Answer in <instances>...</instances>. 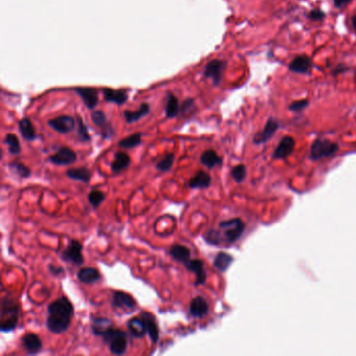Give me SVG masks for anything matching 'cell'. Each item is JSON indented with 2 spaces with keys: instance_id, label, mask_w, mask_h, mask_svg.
Segmentation results:
<instances>
[{
  "instance_id": "obj_1",
  "label": "cell",
  "mask_w": 356,
  "mask_h": 356,
  "mask_svg": "<svg viewBox=\"0 0 356 356\" xmlns=\"http://www.w3.org/2000/svg\"><path fill=\"white\" fill-rule=\"evenodd\" d=\"M47 321L46 326L52 334H60L67 331L71 325L74 314V307L68 298L61 297L51 302L47 307Z\"/></svg>"
},
{
  "instance_id": "obj_2",
  "label": "cell",
  "mask_w": 356,
  "mask_h": 356,
  "mask_svg": "<svg viewBox=\"0 0 356 356\" xmlns=\"http://www.w3.org/2000/svg\"><path fill=\"white\" fill-rule=\"evenodd\" d=\"M20 307L17 301L11 297H4L1 302V314H0V330L12 332L18 326Z\"/></svg>"
},
{
  "instance_id": "obj_3",
  "label": "cell",
  "mask_w": 356,
  "mask_h": 356,
  "mask_svg": "<svg viewBox=\"0 0 356 356\" xmlns=\"http://www.w3.org/2000/svg\"><path fill=\"white\" fill-rule=\"evenodd\" d=\"M103 338L104 342L109 347V350L112 354L122 355L126 353L128 347V335L125 331L112 327L103 335Z\"/></svg>"
},
{
  "instance_id": "obj_4",
  "label": "cell",
  "mask_w": 356,
  "mask_h": 356,
  "mask_svg": "<svg viewBox=\"0 0 356 356\" xmlns=\"http://www.w3.org/2000/svg\"><path fill=\"white\" fill-rule=\"evenodd\" d=\"M245 223L241 219H231L220 222V229L222 230L225 241L229 244L237 242L245 231Z\"/></svg>"
},
{
  "instance_id": "obj_5",
  "label": "cell",
  "mask_w": 356,
  "mask_h": 356,
  "mask_svg": "<svg viewBox=\"0 0 356 356\" xmlns=\"http://www.w3.org/2000/svg\"><path fill=\"white\" fill-rule=\"evenodd\" d=\"M339 146L337 143L332 142L328 139H316L312 143L311 149V158L314 161L328 158L338 151Z\"/></svg>"
},
{
  "instance_id": "obj_6",
  "label": "cell",
  "mask_w": 356,
  "mask_h": 356,
  "mask_svg": "<svg viewBox=\"0 0 356 356\" xmlns=\"http://www.w3.org/2000/svg\"><path fill=\"white\" fill-rule=\"evenodd\" d=\"M83 245L75 239H71L68 246L61 253V258L66 262H70L74 266H81L84 263Z\"/></svg>"
},
{
  "instance_id": "obj_7",
  "label": "cell",
  "mask_w": 356,
  "mask_h": 356,
  "mask_svg": "<svg viewBox=\"0 0 356 356\" xmlns=\"http://www.w3.org/2000/svg\"><path fill=\"white\" fill-rule=\"evenodd\" d=\"M226 66L227 63L225 61L214 59L206 65L204 75L208 79H211L215 86H218L222 79V73L225 71Z\"/></svg>"
},
{
  "instance_id": "obj_8",
  "label": "cell",
  "mask_w": 356,
  "mask_h": 356,
  "mask_svg": "<svg viewBox=\"0 0 356 356\" xmlns=\"http://www.w3.org/2000/svg\"><path fill=\"white\" fill-rule=\"evenodd\" d=\"M76 153L68 146H62L55 154L49 157V161L52 164L60 166L71 165L76 162Z\"/></svg>"
},
{
  "instance_id": "obj_9",
  "label": "cell",
  "mask_w": 356,
  "mask_h": 356,
  "mask_svg": "<svg viewBox=\"0 0 356 356\" xmlns=\"http://www.w3.org/2000/svg\"><path fill=\"white\" fill-rule=\"evenodd\" d=\"M48 126L61 134H67L72 132L75 128V120L71 116H59L48 121Z\"/></svg>"
},
{
  "instance_id": "obj_10",
  "label": "cell",
  "mask_w": 356,
  "mask_h": 356,
  "mask_svg": "<svg viewBox=\"0 0 356 356\" xmlns=\"http://www.w3.org/2000/svg\"><path fill=\"white\" fill-rule=\"evenodd\" d=\"M189 272L196 275L195 285H202L207 280V274L204 267V261L200 259H189L186 263H184Z\"/></svg>"
},
{
  "instance_id": "obj_11",
  "label": "cell",
  "mask_w": 356,
  "mask_h": 356,
  "mask_svg": "<svg viewBox=\"0 0 356 356\" xmlns=\"http://www.w3.org/2000/svg\"><path fill=\"white\" fill-rule=\"evenodd\" d=\"M312 68V59L305 56H298L289 64V70L298 74H307Z\"/></svg>"
},
{
  "instance_id": "obj_12",
  "label": "cell",
  "mask_w": 356,
  "mask_h": 356,
  "mask_svg": "<svg viewBox=\"0 0 356 356\" xmlns=\"http://www.w3.org/2000/svg\"><path fill=\"white\" fill-rule=\"evenodd\" d=\"M295 146H296V141L292 137L290 136L283 137L282 140L279 142V144H278L273 154V158L274 159L288 158L289 156H290L293 150H295Z\"/></svg>"
},
{
  "instance_id": "obj_13",
  "label": "cell",
  "mask_w": 356,
  "mask_h": 356,
  "mask_svg": "<svg viewBox=\"0 0 356 356\" xmlns=\"http://www.w3.org/2000/svg\"><path fill=\"white\" fill-rule=\"evenodd\" d=\"M278 129H279V122L275 120L274 118H269L267 120V122L266 123V126H265V128H263V130L261 132H259V133L256 134V136L254 137V143H256V144L266 143L275 135Z\"/></svg>"
},
{
  "instance_id": "obj_14",
  "label": "cell",
  "mask_w": 356,
  "mask_h": 356,
  "mask_svg": "<svg viewBox=\"0 0 356 356\" xmlns=\"http://www.w3.org/2000/svg\"><path fill=\"white\" fill-rule=\"evenodd\" d=\"M21 346L28 354H37L42 349V342L37 334L30 332L22 336Z\"/></svg>"
},
{
  "instance_id": "obj_15",
  "label": "cell",
  "mask_w": 356,
  "mask_h": 356,
  "mask_svg": "<svg viewBox=\"0 0 356 356\" xmlns=\"http://www.w3.org/2000/svg\"><path fill=\"white\" fill-rule=\"evenodd\" d=\"M112 305L115 308L130 309V311H133L136 307V301L134 300V298H132V296H130L129 293H126L123 291H115L113 293Z\"/></svg>"
},
{
  "instance_id": "obj_16",
  "label": "cell",
  "mask_w": 356,
  "mask_h": 356,
  "mask_svg": "<svg viewBox=\"0 0 356 356\" xmlns=\"http://www.w3.org/2000/svg\"><path fill=\"white\" fill-rule=\"evenodd\" d=\"M209 312V305L203 297H196L190 301L189 314L192 318H204Z\"/></svg>"
},
{
  "instance_id": "obj_17",
  "label": "cell",
  "mask_w": 356,
  "mask_h": 356,
  "mask_svg": "<svg viewBox=\"0 0 356 356\" xmlns=\"http://www.w3.org/2000/svg\"><path fill=\"white\" fill-rule=\"evenodd\" d=\"M141 318L144 321L146 332H148L151 342L153 344L158 343L159 337H160V332H159V327L156 323V320H155V318H154V315L149 312H143V313H141Z\"/></svg>"
},
{
  "instance_id": "obj_18",
  "label": "cell",
  "mask_w": 356,
  "mask_h": 356,
  "mask_svg": "<svg viewBox=\"0 0 356 356\" xmlns=\"http://www.w3.org/2000/svg\"><path fill=\"white\" fill-rule=\"evenodd\" d=\"M76 93L81 96L84 104L90 110H93L98 104V95L96 90L92 88H76Z\"/></svg>"
},
{
  "instance_id": "obj_19",
  "label": "cell",
  "mask_w": 356,
  "mask_h": 356,
  "mask_svg": "<svg viewBox=\"0 0 356 356\" xmlns=\"http://www.w3.org/2000/svg\"><path fill=\"white\" fill-rule=\"evenodd\" d=\"M113 327V323L111 320L108 318H103V316H95L92 319L91 329L93 334L96 336H103L107 334L108 330H110Z\"/></svg>"
},
{
  "instance_id": "obj_20",
  "label": "cell",
  "mask_w": 356,
  "mask_h": 356,
  "mask_svg": "<svg viewBox=\"0 0 356 356\" xmlns=\"http://www.w3.org/2000/svg\"><path fill=\"white\" fill-rule=\"evenodd\" d=\"M211 185V176L204 170H200L189 181L191 189H206Z\"/></svg>"
},
{
  "instance_id": "obj_21",
  "label": "cell",
  "mask_w": 356,
  "mask_h": 356,
  "mask_svg": "<svg viewBox=\"0 0 356 356\" xmlns=\"http://www.w3.org/2000/svg\"><path fill=\"white\" fill-rule=\"evenodd\" d=\"M127 326H128L130 334L136 338H142V337H144L145 334H148V332H146L144 321L142 320L141 316L140 318L131 319L128 322Z\"/></svg>"
},
{
  "instance_id": "obj_22",
  "label": "cell",
  "mask_w": 356,
  "mask_h": 356,
  "mask_svg": "<svg viewBox=\"0 0 356 356\" xmlns=\"http://www.w3.org/2000/svg\"><path fill=\"white\" fill-rule=\"evenodd\" d=\"M92 121H93L95 125L99 128L103 129V136L105 138H109L113 134V130L111 129L110 125L107 121L106 115L102 111H94L91 115Z\"/></svg>"
},
{
  "instance_id": "obj_23",
  "label": "cell",
  "mask_w": 356,
  "mask_h": 356,
  "mask_svg": "<svg viewBox=\"0 0 356 356\" xmlns=\"http://www.w3.org/2000/svg\"><path fill=\"white\" fill-rule=\"evenodd\" d=\"M66 176L70 178L73 181H79L83 183H89L91 180L92 174L87 167H74L68 169L66 172Z\"/></svg>"
},
{
  "instance_id": "obj_24",
  "label": "cell",
  "mask_w": 356,
  "mask_h": 356,
  "mask_svg": "<svg viewBox=\"0 0 356 356\" xmlns=\"http://www.w3.org/2000/svg\"><path fill=\"white\" fill-rule=\"evenodd\" d=\"M77 279L83 283L92 284L100 279V274L94 267H83L77 273Z\"/></svg>"
},
{
  "instance_id": "obj_25",
  "label": "cell",
  "mask_w": 356,
  "mask_h": 356,
  "mask_svg": "<svg viewBox=\"0 0 356 356\" xmlns=\"http://www.w3.org/2000/svg\"><path fill=\"white\" fill-rule=\"evenodd\" d=\"M104 97L106 102L108 103H114L116 105H123L128 99L127 92L122 90H113L106 88L104 89Z\"/></svg>"
},
{
  "instance_id": "obj_26",
  "label": "cell",
  "mask_w": 356,
  "mask_h": 356,
  "mask_svg": "<svg viewBox=\"0 0 356 356\" xmlns=\"http://www.w3.org/2000/svg\"><path fill=\"white\" fill-rule=\"evenodd\" d=\"M169 255L178 262L186 263L190 259V250L182 245H174L169 250Z\"/></svg>"
},
{
  "instance_id": "obj_27",
  "label": "cell",
  "mask_w": 356,
  "mask_h": 356,
  "mask_svg": "<svg viewBox=\"0 0 356 356\" xmlns=\"http://www.w3.org/2000/svg\"><path fill=\"white\" fill-rule=\"evenodd\" d=\"M18 128L21 136L23 139H25L26 141H34L36 139V131L33 126L32 121L28 118H23L19 121Z\"/></svg>"
},
{
  "instance_id": "obj_28",
  "label": "cell",
  "mask_w": 356,
  "mask_h": 356,
  "mask_svg": "<svg viewBox=\"0 0 356 356\" xmlns=\"http://www.w3.org/2000/svg\"><path fill=\"white\" fill-rule=\"evenodd\" d=\"M131 163V158L129 155L125 152H118L115 154V159L112 163V170L113 173L118 174L122 170L129 167Z\"/></svg>"
},
{
  "instance_id": "obj_29",
  "label": "cell",
  "mask_w": 356,
  "mask_h": 356,
  "mask_svg": "<svg viewBox=\"0 0 356 356\" xmlns=\"http://www.w3.org/2000/svg\"><path fill=\"white\" fill-rule=\"evenodd\" d=\"M200 162L208 168H213L214 166L222 165V159L219 156L218 153L213 150L205 151L200 156Z\"/></svg>"
},
{
  "instance_id": "obj_30",
  "label": "cell",
  "mask_w": 356,
  "mask_h": 356,
  "mask_svg": "<svg viewBox=\"0 0 356 356\" xmlns=\"http://www.w3.org/2000/svg\"><path fill=\"white\" fill-rule=\"evenodd\" d=\"M149 113H150V105L144 103L139 107V109L137 111H126L123 116H125V119L128 123H133L140 120Z\"/></svg>"
},
{
  "instance_id": "obj_31",
  "label": "cell",
  "mask_w": 356,
  "mask_h": 356,
  "mask_svg": "<svg viewBox=\"0 0 356 356\" xmlns=\"http://www.w3.org/2000/svg\"><path fill=\"white\" fill-rule=\"evenodd\" d=\"M234 258L231 256L230 254L225 252H220L216 255L214 260H213V266L215 268H218L220 272L225 273L226 270L230 267L231 263L233 262Z\"/></svg>"
},
{
  "instance_id": "obj_32",
  "label": "cell",
  "mask_w": 356,
  "mask_h": 356,
  "mask_svg": "<svg viewBox=\"0 0 356 356\" xmlns=\"http://www.w3.org/2000/svg\"><path fill=\"white\" fill-rule=\"evenodd\" d=\"M180 105H179V100L178 98L173 95L169 94L167 97V102H166V106H165V114L167 118H174L176 116L179 114L180 112Z\"/></svg>"
},
{
  "instance_id": "obj_33",
  "label": "cell",
  "mask_w": 356,
  "mask_h": 356,
  "mask_svg": "<svg viewBox=\"0 0 356 356\" xmlns=\"http://www.w3.org/2000/svg\"><path fill=\"white\" fill-rule=\"evenodd\" d=\"M141 137H142V134L141 133L132 134V135L128 136L127 138H125V139H122V140H120L118 142V145L120 146V148L127 149V150L136 148V146L141 144V141H142Z\"/></svg>"
},
{
  "instance_id": "obj_34",
  "label": "cell",
  "mask_w": 356,
  "mask_h": 356,
  "mask_svg": "<svg viewBox=\"0 0 356 356\" xmlns=\"http://www.w3.org/2000/svg\"><path fill=\"white\" fill-rule=\"evenodd\" d=\"M9 168L12 173H14L15 175H17L20 178H23V179H26L30 175H32V170H30L29 167H27L25 164L21 163V162H11L9 164Z\"/></svg>"
},
{
  "instance_id": "obj_35",
  "label": "cell",
  "mask_w": 356,
  "mask_h": 356,
  "mask_svg": "<svg viewBox=\"0 0 356 356\" xmlns=\"http://www.w3.org/2000/svg\"><path fill=\"white\" fill-rule=\"evenodd\" d=\"M5 143L7 145V149H9L10 154L12 155H19L21 152V145L19 142L18 137L15 134H6L5 136Z\"/></svg>"
},
{
  "instance_id": "obj_36",
  "label": "cell",
  "mask_w": 356,
  "mask_h": 356,
  "mask_svg": "<svg viewBox=\"0 0 356 356\" xmlns=\"http://www.w3.org/2000/svg\"><path fill=\"white\" fill-rule=\"evenodd\" d=\"M174 162H175V155L173 153L167 154L165 155V157L163 159L158 162L156 168L161 173H167L169 172L170 168L173 167Z\"/></svg>"
},
{
  "instance_id": "obj_37",
  "label": "cell",
  "mask_w": 356,
  "mask_h": 356,
  "mask_svg": "<svg viewBox=\"0 0 356 356\" xmlns=\"http://www.w3.org/2000/svg\"><path fill=\"white\" fill-rule=\"evenodd\" d=\"M105 193L100 190H92L88 195V200L90 205L94 209H97L105 200Z\"/></svg>"
},
{
  "instance_id": "obj_38",
  "label": "cell",
  "mask_w": 356,
  "mask_h": 356,
  "mask_svg": "<svg viewBox=\"0 0 356 356\" xmlns=\"http://www.w3.org/2000/svg\"><path fill=\"white\" fill-rule=\"evenodd\" d=\"M76 122H77V136H79L80 140L84 142H89L91 140V137L88 133V129L86 125H85L80 116H77L76 117Z\"/></svg>"
},
{
  "instance_id": "obj_39",
  "label": "cell",
  "mask_w": 356,
  "mask_h": 356,
  "mask_svg": "<svg viewBox=\"0 0 356 356\" xmlns=\"http://www.w3.org/2000/svg\"><path fill=\"white\" fill-rule=\"evenodd\" d=\"M232 178H233L234 181L237 183H242L245 179L246 177V168L244 164H238L235 167L232 168L231 172Z\"/></svg>"
},
{
  "instance_id": "obj_40",
  "label": "cell",
  "mask_w": 356,
  "mask_h": 356,
  "mask_svg": "<svg viewBox=\"0 0 356 356\" xmlns=\"http://www.w3.org/2000/svg\"><path fill=\"white\" fill-rule=\"evenodd\" d=\"M309 102L308 99H300V100H295V102L291 103L289 106V109L292 112H302L303 110H305L306 108L308 107Z\"/></svg>"
},
{
  "instance_id": "obj_41",
  "label": "cell",
  "mask_w": 356,
  "mask_h": 356,
  "mask_svg": "<svg viewBox=\"0 0 356 356\" xmlns=\"http://www.w3.org/2000/svg\"><path fill=\"white\" fill-rule=\"evenodd\" d=\"M205 239L207 243L211 245H220L222 242V236L219 231L210 230L208 231V233L205 235Z\"/></svg>"
},
{
  "instance_id": "obj_42",
  "label": "cell",
  "mask_w": 356,
  "mask_h": 356,
  "mask_svg": "<svg viewBox=\"0 0 356 356\" xmlns=\"http://www.w3.org/2000/svg\"><path fill=\"white\" fill-rule=\"evenodd\" d=\"M325 17H326V14H325L322 10H319V9L312 10L311 12L307 14V18L312 20V21H322V20L325 19Z\"/></svg>"
},
{
  "instance_id": "obj_43",
  "label": "cell",
  "mask_w": 356,
  "mask_h": 356,
  "mask_svg": "<svg viewBox=\"0 0 356 356\" xmlns=\"http://www.w3.org/2000/svg\"><path fill=\"white\" fill-rule=\"evenodd\" d=\"M192 109H195V103L192 99H187L181 107L180 112L182 115H186L187 113H191Z\"/></svg>"
},
{
  "instance_id": "obj_44",
  "label": "cell",
  "mask_w": 356,
  "mask_h": 356,
  "mask_svg": "<svg viewBox=\"0 0 356 356\" xmlns=\"http://www.w3.org/2000/svg\"><path fill=\"white\" fill-rule=\"evenodd\" d=\"M48 270H49V273L52 276H59V275L64 273L63 267H61L59 266H55V265H49L48 266Z\"/></svg>"
},
{
  "instance_id": "obj_45",
  "label": "cell",
  "mask_w": 356,
  "mask_h": 356,
  "mask_svg": "<svg viewBox=\"0 0 356 356\" xmlns=\"http://www.w3.org/2000/svg\"><path fill=\"white\" fill-rule=\"evenodd\" d=\"M351 1L352 0H334V3L336 9L343 10L347 5H349L351 3Z\"/></svg>"
},
{
  "instance_id": "obj_46",
  "label": "cell",
  "mask_w": 356,
  "mask_h": 356,
  "mask_svg": "<svg viewBox=\"0 0 356 356\" xmlns=\"http://www.w3.org/2000/svg\"><path fill=\"white\" fill-rule=\"evenodd\" d=\"M347 70H348V67H347L345 64H340V65L336 66V67L334 69V71H332V75H334V76H336V75H338V74H340V73H343V72H345V71H347Z\"/></svg>"
},
{
  "instance_id": "obj_47",
  "label": "cell",
  "mask_w": 356,
  "mask_h": 356,
  "mask_svg": "<svg viewBox=\"0 0 356 356\" xmlns=\"http://www.w3.org/2000/svg\"><path fill=\"white\" fill-rule=\"evenodd\" d=\"M351 23H352V27H353V29H354V32H355V34H356V14H355L354 16L352 17V19H351Z\"/></svg>"
}]
</instances>
